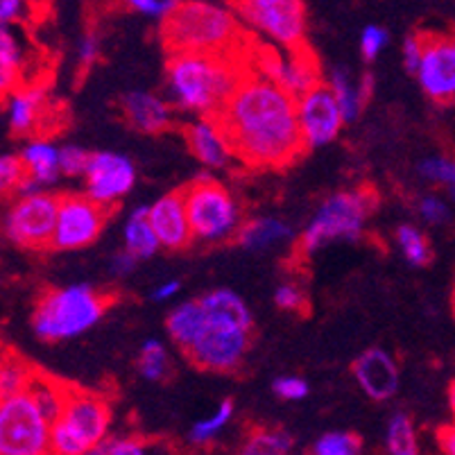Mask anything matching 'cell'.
<instances>
[{
  "label": "cell",
  "mask_w": 455,
  "mask_h": 455,
  "mask_svg": "<svg viewBox=\"0 0 455 455\" xmlns=\"http://www.w3.org/2000/svg\"><path fill=\"white\" fill-rule=\"evenodd\" d=\"M45 111V84L32 80L20 82L7 95V116L14 136H26L39 130Z\"/></svg>",
  "instance_id": "19"
},
{
  "label": "cell",
  "mask_w": 455,
  "mask_h": 455,
  "mask_svg": "<svg viewBox=\"0 0 455 455\" xmlns=\"http://www.w3.org/2000/svg\"><path fill=\"white\" fill-rule=\"evenodd\" d=\"M234 235L245 250L260 251L276 245V243L288 241L292 231L283 220H276V218H256V220H250L238 227Z\"/></svg>",
  "instance_id": "24"
},
{
  "label": "cell",
  "mask_w": 455,
  "mask_h": 455,
  "mask_svg": "<svg viewBox=\"0 0 455 455\" xmlns=\"http://www.w3.org/2000/svg\"><path fill=\"white\" fill-rule=\"evenodd\" d=\"M121 3H125L130 10L140 12V14L156 16V19H161L165 12L171 10L175 0H121Z\"/></svg>",
  "instance_id": "45"
},
{
  "label": "cell",
  "mask_w": 455,
  "mask_h": 455,
  "mask_svg": "<svg viewBox=\"0 0 455 455\" xmlns=\"http://www.w3.org/2000/svg\"><path fill=\"white\" fill-rule=\"evenodd\" d=\"M387 39H390L387 30H383V28H379V26H367L365 30H363V36H361L363 57H365L367 61H374L376 57L380 55V51L386 48Z\"/></svg>",
  "instance_id": "41"
},
{
  "label": "cell",
  "mask_w": 455,
  "mask_h": 455,
  "mask_svg": "<svg viewBox=\"0 0 455 455\" xmlns=\"http://www.w3.org/2000/svg\"><path fill=\"white\" fill-rule=\"evenodd\" d=\"M111 405L95 392L68 386L64 408L51 424L48 453L82 455L93 453L109 433Z\"/></svg>",
  "instance_id": "5"
},
{
  "label": "cell",
  "mask_w": 455,
  "mask_h": 455,
  "mask_svg": "<svg viewBox=\"0 0 455 455\" xmlns=\"http://www.w3.org/2000/svg\"><path fill=\"white\" fill-rule=\"evenodd\" d=\"M424 51L415 76L430 100L451 105L455 98V44L449 35L421 32Z\"/></svg>",
  "instance_id": "13"
},
{
  "label": "cell",
  "mask_w": 455,
  "mask_h": 455,
  "mask_svg": "<svg viewBox=\"0 0 455 455\" xmlns=\"http://www.w3.org/2000/svg\"><path fill=\"white\" fill-rule=\"evenodd\" d=\"M111 301H114L111 295H102L91 285H68V288L48 291L36 301L32 326L45 342L68 340L93 329L102 320Z\"/></svg>",
  "instance_id": "4"
},
{
  "label": "cell",
  "mask_w": 455,
  "mask_h": 455,
  "mask_svg": "<svg viewBox=\"0 0 455 455\" xmlns=\"http://www.w3.org/2000/svg\"><path fill=\"white\" fill-rule=\"evenodd\" d=\"M354 379L370 399L387 401L399 390V367L383 349H367L351 365Z\"/></svg>",
  "instance_id": "17"
},
{
  "label": "cell",
  "mask_w": 455,
  "mask_h": 455,
  "mask_svg": "<svg viewBox=\"0 0 455 455\" xmlns=\"http://www.w3.org/2000/svg\"><path fill=\"white\" fill-rule=\"evenodd\" d=\"M109 218V206L98 204L89 196H60L51 247L82 250L98 241Z\"/></svg>",
  "instance_id": "11"
},
{
  "label": "cell",
  "mask_w": 455,
  "mask_h": 455,
  "mask_svg": "<svg viewBox=\"0 0 455 455\" xmlns=\"http://www.w3.org/2000/svg\"><path fill=\"white\" fill-rule=\"evenodd\" d=\"M171 361H168V351L159 340H148L140 347L139 354V374L148 380H161L168 376Z\"/></svg>",
  "instance_id": "33"
},
{
  "label": "cell",
  "mask_w": 455,
  "mask_h": 455,
  "mask_svg": "<svg viewBox=\"0 0 455 455\" xmlns=\"http://www.w3.org/2000/svg\"><path fill=\"white\" fill-rule=\"evenodd\" d=\"M193 241L222 243L241 227V211L234 196L218 180L202 172L181 188Z\"/></svg>",
  "instance_id": "6"
},
{
  "label": "cell",
  "mask_w": 455,
  "mask_h": 455,
  "mask_svg": "<svg viewBox=\"0 0 455 455\" xmlns=\"http://www.w3.org/2000/svg\"><path fill=\"white\" fill-rule=\"evenodd\" d=\"M419 172L421 177H426L428 181H433V184L437 186H446V188L453 193L455 165L451 159H446V156H430V159L421 161Z\"/></svg>",
  "instance_id": "37"
},
{
  "label": "cell",
  "mask_w": 455,
  "mask_h": 455,
  "mask_svg": "<svg viewBox=\"0 0 455 455\" xmlns=\"http://www.w3.org/2000/svg\"><path fill=\"white\" fill-rule=\"evenodd\" d=\"M213 121L225 134L231 156L256 171H281L306 152L295 95L256 70L250 57Z\"/></svg>",
  "instance_id": "1"
},
{
  "label": "cell",
  "mask_w": 455,
  "mask_h": 455,
  "mask_svg": "<svg viewBox=\"0 0 455 455\" xmlns=\"http://www.w3.org/2000/svg\"><path fill=\"white\" fill-rule=\"evenodd\" d=\"M125 121L143 134H161L172 125L171 107L146 91H132L121 100Z\"/></svg>",
  "instance_id": "21"
},
{
  "label": "cell",
  "mask_w": 455,
  "mask_h": 455,
  "mask_svg": "<svg viewBox=\"0 0 455 455\" xmlns=\"http://www.w3.org/2000/svg\"><path fill=\"white\" fill-rule=\"evenodd\" d=\"M165 329L180 349H188L206 329V315L200 301H184L168 315Z\"/></svg>",
  "instance_id": "23"
},
{
  "label": "cell",
  "mask_w": 455,
  "mask_h": 455,
  "mask_svg": "<svg viewBox=\"0 0 455 455\" xmlns=\"http://www.w3.org/2000/svg\"><path fill=\"white\" fill-rule=\"evenodd\" d=\"M0 351H3V347H0Z\"/></svg>",
  "instance_id": "55"
},
{
  "label": "cell",
  "mask_w": 455,
  "mask_h": 455,
  "mask_svg": "<svg viewBox=\"0 0 455 455\" xmlns=\"http://www.w3.org/2000/svg\"><path fill=\"white\" fill-rule=\"evenodd\" d=\"M0 399H3V392H0Z\"/></svg>",
  "instance_id": "54"
},
{
  "label": "cell",
  "mask_w": 455,
  "mask_h": 455,
  "mask_svg": "<svg viewBox=\"0 0 455 455\" xmlns=\"http://www.w3.org/2000/svg\"><path fill=\"white\" fill-rule=\"evenodd\" d=\"M275 301L279 308L291 310V313H306L308 308V299H306L304 291L295 283H283L276 288Z\"/></svg>",
  "instance_id": "40"
},
{
  "label": "cell",
  "mask_w": 455,
  "mask_h": 455,
  "mask_svg": "<svg viewBox=\"0 0 455 455\" xmlns=\"http://www.w3.org/2000/svg\"><path fill=\"white\" fill-rule=\"evenodd\" d=\"M0 61H5L20 73V82L26 80L28 66H30V45L19 23H3L0 20Z\"/></svg>",
  "instance_id": "26"
},
{
  "label": "cell",
  "mask_w": 455,
  "mask_h": 455,
  "mask_svg": "<svg viewBox=\"0 0 455 455\" xmlns=\"http://www.w3.org/2000/svg\"><path fill=\"white\" fill-rule=\"evenodd\" d=\"M419 213L428 225H442V222L449 220V206H446L444 200L435 196H428L421 200Z\"/></svg>",
  "instance_id": "43"
},
{
  "label": "cell",
  "mask_w": 455,
  "mask_h": 455,
  "mask_svg": "<svg viewBox=\"0 0 455 455\" xmlns=\"http://www.w3.org/2000/svg\"><path fill=\"white\" fill-rule=\"evenodd\" d=\"M177 292H180V283H177V281H165V283H161L159 288H155V292H152V299L168 301V299H172Z\"/></svg>",
  "instance_id": "50"
},
{
  "label": "cell",
  "mask_w": 455,
  "mask_h": 455,
  "mask_svg": "<svg viewBox=\"0 0 455 455\" xmlns=\"http://www.w3.org/2000/svg\"><path fill=\"white\" fill-rule=\"evenodd\" d=\"M295 449V440L283 428H254L247 435L245 451L247 455H283Z\"/></svg>",
  "instance_id": "28"
},
{
  "label": "cell",
  "mask_w": 455,
  "mask_h": 455,
  "mask_svg": "<svg viewBox=\"0 0 455 455\" xmlns=\"http://www.w3.org/2000/svg\"><path fill=\"white\" fill-rule=\"evenodd\" d=\"M159 247L161 245L156 241L155 231L148 222V206H140L130 215V220L125 225V250L139 260H143L155 256Z\"/></svg>",
  "instance_id": "27"
},
{
  "label": "cell",
  "mask_w": 455,
  "mask_h": 455,
  "mask_svg": "<svg viewBox=\"0 0 455 455\" xmlns=\"http://www.w3.org/2000/svg\"><path fill=\"white\" fill-rule=\"evenodd\" d=\"M272 390L276 396L285 401H299L308 395V383L299 376H281L272 383Z\"/></svg>",
  "instance_id": "42"
},
{
  "label": "cell",
  "mask_w": 455,
  "mask_h": 455,
  "mask_svg": "<svg viewBox=\"0 0 455 455\" xmlns=\"http://www.w3.org/2000/svg\"><path fill=\"white\" fill-rule=\"evenodd\" d=\"M19 156L23 161V168H26V180L20 184L19 196L35 193V190L52 186L60 180V148L52 146L51 140H32L23 148Z\"/></svg>",
  "instance_id": "20"
},
{
  "label": "cell",
  "mask_w": 455,
  "mask_h": 455,
  "mask_svg": "<svg viewBox=\"0 0 455 455\" xmlns=\"http://www.w3.org/2000/svg\"><path fill=\"white\" fill-rule=\"evenodd\" d=\"M26 392L32 396V401H35L41 415L52 424L60 417L61 408H64L68 386H66L64 380L55 379V376H48L44 371L35 370Z\"/></svg>",
  "instance_id": "25"
},
{
  "label": "cell",
  "mask_w": 455,
  "mask_h": 455,
  "mask_svg": "<svg viewBox=\"0 0 455 455\" xmlns=\"http://www.w3.org/2000/svg\"><path fill=\"white\" fill-rule=\"evenodd\" d=\"M57 202H60V196L44 193V190L23 193L5 215L7 238L19 247H28V250L51 247Z\"/></svg>",
  "instance_id": "10"
},
{
  "label": "cell",
  "mask_w": 455,
  "mask_h": 455,
  "mask_svg": "<svg viewBox=\"0 0 455 455\" xmlns=\"http://www.w3.org/2000/svg\"><path fill=\"white\" fill-rule=\"evenodd\" d=\"M161 41L171 52L241 55L251 45L250 35L227 7L206 0H175L161 16Z\"/></svg>",
  "instance_id": "2"
},
{
  "label": "cell",
  "mask_w": 455,
  "mask_h": 455,
  "mask_svg": "<svg viewBox=\"0 0 455 455\" xmlns=\"http://www.w3.org/2000/svg\"><path fill=\"white\" fill-rule=\"evenodd\" d=\"M28 3H30L32 12H35V10H44V7H48V3H51V0H28Z\"/></svg>",
  "instance_id": "53"
},
{
  "label": "cell",
  "mask_w": 455,
  "mask_h": 455,
  "mask_svg": "<svg viewBox=\"0 0 455 455\" xmlns=\"http://www.w3.org/2000/svg\"><path fill=\"white\" fill-rule=\"evenodd\" d=\"M184 139L190 155L196 156L206 168L220 171V168H227L229 161L234 159L229 143H227L225 134H222V130L213 118H200V121L186 125Z\"/></svg>",
  "instance_id": "18"
},
{
  "label": "cell",
  "mask_w": 455,
  "mask_h": 455,
  "mask_svg": "<svg viewBox=\"0 0 455 455\" xmlns=\"http://www.w3.org/2000/svg\"><path fill=\"white\" fill-rule=\"evenodd\" d=\"M355 86H358V93H361L363 102H367L371 98V93H374V76L365 73V76H363V80L358 82Z\"/></svg>",
  "instance_id": "51"
},
{
  "label": "cell",
  "mask_w": 455,
  "mask_h": 455,
  "mask_svg": "<svg viewBox=\"0 0 455 455\" xmlns=\"http://www.w3.org/2000/svg\"><path fill=\"white\" fill-rule=\"evenodd\" d=\"M91 152L82 150L80 146L60 148V172L66 177H82L89 164Z\"/></svg>",
  "instance_id": "39"
},
{
  "label": "cell",
  "mask_w": 455,
  "mask_h": 455,
  "mask_svg": "<svg viewBox=\"0 0 455 455\" xmlns=\"http://www.w3.org/2000/svg\"><path fill=\"white\" fill-rule=\"evenodd\" d=\"M51 421L23 392L0 399V455H44L48 453Z\"/></svg>",
  "instance_id": "8"
},
{
  "label": "cell",
  "mask_w": 455,
  "mask_h": 455,
  "mask_svg": "<svg viewBox=\"0 0 455 455\" xmlns=\"http://www.w3.org/2000/svg\"><path fill=\"white\" fill-rule=\"evenodd\" d=\"M329 89H331V93H333L338 107H340L345 123H354L355 118L361 116L365 102H363L361 93H358V86L351 82V77L347 76L345 68H335L333 70Z\"/></svg>",
  "instance_id": "30"
},
{
  "label": "cell",
  "mask_w": 455,
  "mask_h": 455,
  "mask_svg": "<svg viewBox=\"0 0 455 455\" xmlns=\"http://www.w3.org/2000/svg\"><path fill=\"white\" fill-rule=\"evenodd\" d=\"M363 444L361 437L354 435V433H342V430H335V433H326L313 446V453L317 455H354L361 453Z\"/></svg>",
  "instance_id": "35"
},
{
  "label": "cell",
  "mask_w": 455,
  "mask_h": 455,
  "mask_svg": "<svg viewBox=\"0 0 455 455\" xmlns=\"http://www.w3.org/2000/svg\"><path fill=\"white\" fill-rule=\"evenodd\" d=\"M148 222H150L159 245L165 250H184L193 243L181 188L172 190L168 196L159 197L155 204L148 206Z\"/></svg>",
  "instance_id": "16"
},
{
  "label": "cell",
  "mask_w": 455,
  "mask_h": 455,
  "mask_svg": "<svg viewBox=\"0 0 455 455\" xmlns=\"http://www.w3.org/2000/svg\"><path fill=\"white\" fill-rule=\"evenodd\" d=\"M374 204L376 193L371 188L345 190L331 196L301 234L299 250L304 254H313L331 241H358Z\"/></svg>",
  "instance_id": "7"
},
{
  "label": "cell",
  "mask_w": 455,
  "mask_h": 455,
  "mask_svg": "<svg viewBox=\"0 0 455 455\" xmlns=\"http://www.w3.org/2000/svg\"><path fill=\"white\" fill-rule=\"evenodd\" d=\"M86 196L102 206H114L136 184V168L118 152H93L84 168Z\"/></svg>",
  "instance_id": "15"
},
{
  "label": "cell",
  "mask_w": 455,
  "mask_h": 455,
  "mask_svg": "<svg viewBox=\"0 0 455 455\" xmlns=\"http://www.w3.org/2000/svg\"><path fill=\"white\" fill-rule=\"evenodd\" d=\"M100 57V41L93 35H86L80 44V66H91Z\"/></svg>",
  "instance_id": "48"
},
{
  "label": "cell",
  "mask_w": 455,
  "mask_h": 455,
  "mask_svg": "<svg viewBox=\"0 0 455 455\" xmlns=\"http://www.w3.org/2000/svg\"><path fill=\"white\" fill-rule=\"evenodd\" d=\"M32 7L28 0H0V20L3 23H23L30 19Z\"/></svg>",
  "instance_id": "44"
},
{
  "label": "cell",
  "mask_w": 455,
  "mask_h": 455,
  "mask_svg": "<svg viewBox=\"0 0 455 455\" xmlns=\"http://www.w3.org/2000/svg\"><path fill=\"white\" fill-rule=\"evenodd\" d=\"M204 308L206 324L213 326H234V329L251 331V313L245 301L231 291L209 292L200 299Z\"/></svg>",
  "instance_id": "22"
},
{
  "label": "cell",
  "mask_w": 455,
  "mask_h": 455,
  "mask_svg": "<svg viewBox=\"0 0 455 455\" xmlns=\"http://www.w3.org/2000/svg\"><path fill=\"white\" fill-rule=\"evenodd\" d=\"M20 84V73L7 66L5 61H0V102L7 100V95Z\"/></svg>",
  "instance_id": "47"
},
{
  "label": "cell",
  "mask_w": 455,
  "mask_h": 455,
  "mask_svg": "<svg viewBox=\"0 0 455 455\" xmlns=\"http://www.w3.org/2000/svg\"><path fill=\"white\" fill-rule=\"evenodd\" d=\"M421 51H424V35L421 32H415L405 39L403 44V61H405V68L415 73L417 64H419V57Z\"/></svg>",
  "instance_id": "46"
},
{
  "label": "cell",
  "mask_w": 455,
  "mask_h": 455,
  "mask_svg": "<svg viewBox=\"0 0 455 455\" xmlns=\"http://www.w3.org/2000/svg\"><path fill=\"white\" fill-rule=\"evenodd\" d=\"M148 444L136 435H121V437H105L100 444L95 446L93 453L102 455H140L146 453Z\"/></svg>",
  "instance_id": "38"
},
{
  "label": "cell",
  "mask_w": 455,
  "mask_h": 455,
  "mask_svg": "<svg viewBox=\"0 0 455 455\" xmlns=\"http://www.w3.org/2000/svg\"><path fill=\"white\" fill-rule=\"evenodd\" d=\"M26 180V168L19 155H0V200L16 196Z\"/></svg>",
  "instance_id": "36"
},
{
  "label": "cell",
  "mask_w": 455,
  "mask_h": 455,
  "mask_svg": "<svg viewBox=\"0 0 455 455\" xmlns=\"http://www.w3.org/2000/svg\"><path fill=\"white\" fill-rule=\"evenodd\" d=\"M396 243H399L401 251H403L405 260L415 267L428 266L430 259H433V251H430V243L424 234H421L417 227L403 225L396 231Z\"/></svg>",
  "instance_id": "32"
},
{
  "label": "cell",
  "mask_w": 455,
  "mask_h": 455,
  "mask_svg": "<svg viewBox=\"0 0 455 455\" xmlns=\"http://www.w3.org/2000/svg\"><path fill=\"white\" fill-rule=\"evenodd\" d=\"M231 5L247 26L263 32L283 51L306 45L304 0H231Z\"/></svg>",
  "instance_id": "9"
},
{
  "label": "cell",
  "mask_w": 455,
  "mask_h": 455,
  "mask_svg": "<svg viewBox=\"0 0 455 455\" xmlns=\"http://www.w3.org/2000/svg\"><path fill=\"white\" fill-rule=\"evenodd\" d=\"M386 446L395 455H415L419 451L415 424H412V419L405 412H396L390 419V424H387Z\"/></svg>",
  "instance_id": "31"
},
{
  "label": "cell",
  "mask_w": 455,
  "mask_h": 455,
  "mask_svg": "<svg viewBox=\"0 0 455 455\" xmlns=\"http://www.w3.org/2000/svg\"><path fill=\"white\" fill-rule=\"evenodd\" d=\"M231 417H234V403L227 399L222 401L220 408H218L213 415L206 417V419H200L193 426V430H190V442H193V444H209V442L229 424Z\"/></svg>",
  "instance_id": "34"
},
{
  "label": "cell",
  "mask_w": 455,
  "mask_h": 455,
  "mask_svg": "<svg viewBox=\"0 0 455 455\" xmlns=\"http://www.w3.org/2000/svg\"><path fill=\"white\" fill-rule=\"evenodd\" d=\"M247 51L241 55L171 52L165 61V80L172 102L190 114L213 118L241 77Z\"/></svg>",
  "instance_id": "3"
},
{
  "label": "cell",
  "mask_w": 455,
  "mask_h": 455,
  "mask_svg": "<svg viewBox=\"0 0 455 455\" xmlns=\"http://www.w3.org/2000/svg\"><path fill=\"white\" fill-rule=\"evenodd\" d=\"M32 374H35V367L26 358H20L14 351H0V392L3 396L26 390Z\"/></svg>",
  "instance_id": "29"
},
{
  "label": "cell",
  "mask_w": 455,
  "mask_h": 455,
  "mask_svg": "<svg viewBox=\"0 0 455 455\" xmlns=\"http://www.w3.org/2000/svg\"><path fill=\"white\" fill-rule=\"evenodd\" d=\"M136 263H139V259L125 250L123 254H116L114 259H111V272H114V276H127L134 272Z\"/></svg>",
  "instance_id": "49"
},
{
  "label": "cell",
  "mask_w": 455,
  "mask_h": 455,
  "mask_svg": "<svg viewBox=\"0 0 455 455\" xmlns=\"http://www.w3.org/2000/svg\"><path fill=\"white\" fill-rule=\"evenodd\" d=\"M250 329L206 324V329L186 349V354L200 370L234 371L250 349Z\"/></svg>",
  "instance_id": "14"
},
{
  "label": "cell",
  "mask_w": 455,
  "mask_h": 455,
  "mask_svg": "<svg viewBox=\"0 0 455 455\" xmlns=\"http://www.w3.org/2000/svg\"><path fill=\"white\" fill-rule=\"evenodd\" d=\"M295 114L306 150L329 146L338 139L345 118L329 86L315 84L295 98Z\"/></svg>",
  "instance_id": "12"
},
{
  "label": "cell",
  "mask_w": 455,
  "mask_h": 455,
  "mask_svg": "<svg viewBox=\"0 0 455 455\" xmlns=\"http://www.w3.org/2000/svg\"><path fill=\"white\" fill-rule=\"evenodd\" d=\"M446 453H453V451H455V446H453V428H451V426H446ZM437 437H440V444H442V442H444V433H442V430H440V435H437Z\"/></svg>",
  "instance_id": "52"
}]
</instances>
